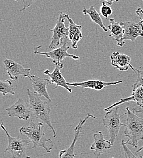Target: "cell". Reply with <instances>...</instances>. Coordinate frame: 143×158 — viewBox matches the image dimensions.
<instances>
[{
  "instance_id": "5",
  "label": "cell",
  "mask_w": 143,
  "mask_h": 158,
  "mask_svg": "<svg viewBox=\"0 0 143 158\" xmlns=\"http://www.w3.org/2000/svg\"><path fill=\"white\" fill-rule=\"evenodd\" d=\"M1 127L6 133L8 140V145L4 153H8L12 158H31L26 153V148L31 141L29 139H23L19 137L14 138L11 136L7 131L2 121H1Z\"/></svg>"
},
{
  "instance_id": "21",
  "label": "cell",
  "mask_w": 143,
  "mask_h": 158,
  "mask_svg": "<svg viewBox=\"0 0 143 158\" xmlns=\"http://www.w3.org/2000/svg\"><path fill=\"white\" fill-rule=\"evenodd\" d=\"M0 91L3 96H6L8 94L11 95L15 94L12 86V83L9 80L0 81Z\"/></svg>"
},
{
  "instance_id": "26",
  "label": "cell",
  "mask_w": 143,
  "mask_h": 158,
  "mask_svg": "<svg viewBox=\"0 0 143 158\" xmlns=\"http://www.w3.org/2000/svg\"><path fill=\"white\" fill-rule=\"evenodd\" d=\"M136 14L138 15V17L140 18V19L141 20L140 22L141 23H143V10L141 8H138L137 11H136Z\"/></svg>"
},
{
  "instance_id": "6",
  "label": "cell",
  "mask_w": 143,
  "mask_h": 158,
  "mask_svg": "<svg viewBox=\"0 0 143 158\" xmlns=\"http://www.w3.org/2000/svg\"><path fill=\"white\" fill-rule=\"evenodd\" d=\"M63 40L61 41L59 47L48 52H39L38 51V49L40 48L41 46L36 47L34 48V54L43 55L46 57L53 60L54 64L62 63V61L66 58H71L74 60L79 59V57L69 54L68 52V50L69 49V46H68L67 41L64 42Z\"/></svg>"
},
{
  "instance_id": "7",
  "label": "cell",
  "mask_w": 143,
  "mask_h": 158,
  "mask_svg": "<svg viewBox=\"0 0 143 158\" xmlns=\"http://www.w3.org/2000/svg\"><path fill=\"white\" fill-rule=\"evenodd\" d=\"M65 17L64 14L61 13L57 19V22L53 29H49L53 32V37L49 48L50 49H56L61 45V41L67 39L69 37V28L65 25Z\"/></svg>"
},
{
  "instance_id": "32",
  "label": "cell",
  "mask_w": 143,
  "mask_h": 158,
  "mask_svg": "<svg viewBox=\"0 0 143 158\" xmlns=\"http://www.w3.org/2000/svg\"></svg>"
},
{
  "instance_id": "2",
  "label": "cell",
  "mask_w": 143,
  "mask_h": 158,
  "mask_svg": "<svg viewBox=\"0 0 143 158\" xmlns=\"http://www.w3.org/2000/svg\"><path fill=\"white\" fill-rule=\"evenodd\" d=\"M126 111L127 116L124 134L128 140L125 143L138 148L139 142L143 140V118L138 117L128 107L126 108Z\"/></svg>"
},
{
  "instance_id": "14",
  "label": "cell",
  "mask_w": 143,
  "mask_h": 158,
  "mask_svg": "<svg viewBox=\"0 0 143 158\" xmlns=\"http://www.w3.org/2000/svg\"><path fill=\"white\" fill-rule=\"evenodd\" d=\"M123 80L116 81L113 82H107L99 80H89L82 82H75V83H68L69 86L74 87H81L83 88H90L96 91H101L107 86L115 85L117 84L122 83Z\"/></svg>"
},
{
  "instance_id": "16",
  "label": "cell",
  "mask_w": 143,
  "mask_h": 158,
  "mask_svg": "<svg viewBox=\"0 0 143 158\" xmlns=\"http://www.w3.org/2000/svg\"><path fill=\"white\" fill-rule=\"evenodd\" d=\"M110 59L111 65L118 69L120 71H127L130 67L135 73L136 69L130 64L131 59L129 56L118 52H115L111 55Z\"/></svg>"
},
{
  "instance_id": "30",
  "label": "cell",
  "mask_w": 143,
  "mask_h": 158,
  "mask_svg": "<svg viewBox=\"0 0 143 158\" xmlns=\"http://www.w3.org/2000/svg\"><path fill=\"white\" fill-rule=\"evenodd\" d=\"M15 1H19V0H15Z\"/></svg>"
},
{
  "instance_id": "12",
  "label": "cell",
  "mask_w": 143,
  "mask_h": 158,
  "mask_svg": "<svg viewBox=\"0 0 143 158\" xmlns=\"http://www.w3.org/2000/svg\"><path fill=\"white\" fill-rule=\"evenodd\" d=\"M104 137L105 135L101 131H99L93 135L94 142L91 146L90 150L93 151L95 155L97 158L106 153L113 146L111 142L105 140Z\"/></svg>"
},
{
  "instance_id": "19",
  "label": "cell",
  "mask_w": 143,
  "mask_h": 158,
  "mask_svg": "<svg viewBox=\"0 0 143 158\" xmlns=\"http://www.w3.org/2000/svg\"><path fill=\"white\" fill-rule=\"evenodd\" d=\"M110 24L108 26V29L110 31V37L117 41V44H119L123 39L124 29L121 22H116L114 19H110Z\"/></svg>"
},
{
  "instance_id": "3",
  "label": "cell",
  "mask_w": 143,
  "mask_h": 158,
  "mask_svg": "<svg viewBox=\"0 0 143 158\" xmlns=\"http://www.w3.org/2000/svg\"><path fill=\"white\" fill-rule=\"evenodd\" d=\"M27 93L29 98V105L32 115L36 118L41 120L45 123L52 130L54 137H56V133L50 118L51 108L49 103L41 100V96L36 92H32L29 89H27Z\"/></svg>"
},
{
  "instance_id": "27",
  "label": "cell",
  "mask_w": 143,
  "mask_h": 158,
  "mask_svg": "<svg viewBox=\"0 0 143 158\" xmlns=\"http://www.w3.org/2000/svg\"><path fill=\"white\" fill-rule=\"evenodd\" d=\"M133 111L136 114H138V113H142V114H143V108H141V109H139V110H137L136 108H133Z\"/></svg>"
},
{
  "instance_id": "24",
  "label": "cell",
  "mask_w": 143,
  "mask_h": 158,
  "mask_svg": "<svg viewBox=\"0 0 143 158\" xmlns=\"http://www.w3.org/2000/svg\"><path fill=\"white\" fill-rule=\"evenodd\" d=\"M100 12L102 16H103L106 19H107L108 17L112 14L113 10L110 6L106 5L105 2H103L100 8Z\"/></svg>"
},
{
  "instance_id": "15",
  "label": "cell",
  "mask_w": 143,
  "mask_h": 158,
  "mask_svg": "<svg viewBox=\"0 0 143 158\" xmlns=\"http://www.w3.org/2000/svg\"><path fill=\"white\" fill-rule=\"evenodd\" d=\"M28 77L32 83L34 91L40 96L45 98L49 102H51V99L47 91V86L51 83V80L48 79H42L34 75L29 76Z\"/></svg>"
},
{
  "instance_id": "9",
  "label": "cell",
  "mask_w": 143,
  "mask_h": 158,
  "mask_svg": "<svg viewBox=\"0 0 143 158\" xmlns=\"http://www.w3.org/2000/svg\"><path fill=\"white\" fill-rule=\"evenodd\" d=\"M11 118H18L21 120H27L31 117V109L29 103L22 98L19 99L13 105L6 109Z\"/></svg>"
},
{
  "instance_id": "4",
  "label": "cell",
  "mask_w": 143,
  "mask_h": 158,
  "mask_svg": "<svg viewBox=\"0 0 143 158\" xmlns=\"http://www.w3.org/2000/svg\"><path fill=\"white\" fill-rule=\"evenodd\" d=\"M120 106H116L107 111H106L104 118H102L103 125L108 130L110 141L113 145L116 139L117 138L120 128L122 126H124L121 120V118L126 113L123 115L119 114Z\"/></svg>"
},
{
  "instance_id": "25",
  "label": "cell",
  "mask_w": 143,
  "mask_h": 158,
  "mask_svg": "<svg viewBox=\"0 0 143 158\" xmlns=\"http://www.w3.org/2000/svg\"><path fill=\"white\" fill-rule=\"evenodd\" d=\"M36 1L37 0H22L23 4V8H22V9L20 10V12H22L26 10L27 8L31 6V4Z\"/></svg>"
},
{
  "instance_id": "28",
  "label": "cell",
  "mask_w": 143,
  "mask_h": 158,
  "mask_svg": "<svg viewBox=\"0 0 143 158\" xmlns=\"http://www.w3.org/2000/svg\"><path fill=\"white\" fill-rule=\"evenodd\" d=\"M99 1H101V0H98ZM105 1L107 2V3L109 4V5H111L113 4V2H118L120 1V0H104Z\"/></svg>"
},
{
  "instance_id": "23",
  "label": "cell",
  "mask_w": 143,
  "mask_h": 158,
  "mask_svg": "<svg viewBox=\"0 0 143 158\" xmlns=\"http://www.w3.org/2000/svg\"><path fill=\"white\" fill-rule=\"evenodd\" d=\"M135 73L137 74V79L135 83L132 86L133 91L135 90L138 87L143 85V71L136 69Z\"/></svg>"
},
{
  "instance_id": "1",
  "label": "cell",
  "mask_w": 143,
  "mask_h": 158,
  "mask_svg": "<svg viewBox=\"0 0 143 158\" xmlns=\"http://www.w3.org/2000/svg\"><path fill=\"white\" fill-rule=\"evenodd\" d=\"M21 135L26 136L32 143V148L41 147L47 153H50L54 146V142L51 139L48 138L45 135L43 123L39 122L36 124L32 120L29 127H22L20 129Z\"/></svg>"
},
{
  "instance_id": "10",
  "label": "cell",
  "mask_w": 143,
  "mask_h": 158,
  "mask_svg": "<svg viewBox=\"0 0 143 158\" xmlns=\"http://www.w3.org/2000/svg\"><path fill=\"white\" fill-rule=\"evenodd\" d=\"M4 64L7 74L11 79L14 81H18L20 76L26 77L30 76V68H24L20 64L12 60L5 59L4 60Z\"/></svg>"
},
{
  "instance_id": "29",
  "label": "cell",
  "mask_w": 143,
  "mask_h": 158,
  "mask_svg": "<svg viewBox=\"0 0 143 158\" xmlns=\"http://www.w3.org/2000/svg\"><path fill=\"white\" fill-rule=\"evenodd\" d=\"M143 150V146H142V147H141V148H139V149H138V150H137V151H136V152H135V153H136V154H138V153H140V152H141V151H142V150Z\"/></svg>"
},
{
  "instance_id": "18",
  "label": "cell",
  "mask_w": 143,
  "mask_h": 158,
  "mask_svg": "<svg viewBox=\"0 0 143 158\" xmlns=\"http://www.w3.org/2000/svg\"><path fill=\"white\" fill-rule=\"evenodd\" d=\"M130 101L136 102L138 106H140V107L143 108V85L138 87L135 90L133 91V93H132V94L131 96L121 99L119 102H116V103H113V105H110L109 107L105 108L104 110V111L106 112L108 110H109L116 106H119L120 105H121L124 103L128 102Z\"/></svg>"
},
{
  "instance_id": "11",
  "label": "cell",
  "mask_w": 143,
  "mask_h": 158,
  "mask_svg": "<svg viewBox=\"0 0 143 158\" xmlns=\"http://www.w3.org/2000/svg\"><path fill=\"white\" fill-rule=\"evenodd\" d=\"M90 118L97 119L96 117H95L91 114H88L86 117L84 118L83 120H80L79 123L78 125L74 128V138L73 139L71 145L66 150H61L59 152V158H74L75 157V154H74V151H75V147H76V143L77 140L79 138L81 135V133L82 131V128L83 125L85 123L86 120Z\"/></svg>"
},
{
  "instance_id": "13",
  "label": "cell",
  "mask_w": 143,
  "mask_h": 158,
  "mask_svg": "<svg viewBox=\"0 0 143 158\" xmlns=\"http://www.w3.org/2000/svg\"><path fill=\"white\" fill-rule=\"evenodd\" d=\"M56 68L54 71L51 73L50 71L47 69L44 72V74L47 75L51 77V84H55V88H57L59 86L66 89L69 93H72V89L69 88V85H68V82L63 77L61 74V69L63 68V64L62 63H56Z\"/></svg>"
},
{
  "instance_id": "20",
  "label": "cell",
  "mask_w": 143,
  "mask_h": 158,
  "mask_svg": "<svg viewBox=\"0 0 143 158\" xmlns=\"http://www.w3.org/2000/svg\"><path fill=\"white\" fill-rule=\"evenodd\" d=\"M83 13L85 15H90L91 21L95 23L96 24H98L105 32L108 31V29H107V27L105 26V25L103 23L101 15L96 11V10L95 9L93 6H91L88 9H86L85 8H84L83 10Z\"/></svg>"
},
{
  "instance_id": "22",
  "label": "cell",
  "mask_w": 143,
  "mask_h": 158,
  "mask_svg": "<svg viewBox=\"0 0 143 158\" xmlns=\"http://www.w3.org/2000/svg\"><path fill=\"white\" fill-rule=\"evenodd\" d=\"M121 145L123 146V150L125 155V158H143V156L140 155L137 156L136 155V153L134 154L133 152H132V151L127 147V145L125 143L124 140H122Z\"/></svg>"
},
{
  "instance_id": "31",
  "label": "cell",
  "mask_w": 143,
  "mask_h": 158,
  "mask_svg": "<svg viewBox=\"0 0 143 158\" xmlns=\"http://www.w3.org/2000/svg\"></svg>"
},
{
  "instance_id": "17",
  "label": "cell",
  "mask_w": 143,
  "mask_h": 158,
  "mask_svg": "<svg viewBox=\"0 0 143 158\" xmlns=\"http://www.w3.org/2000/svg\"><path fill=\"white\" fill-rule=\"evenodd\" d=\"M65 18L68 20L69 26V40L71 41V48L74 49L78 48V43L83 37L82 34V26L74 23L69 15L64 14Z\"/></svg>"
},
{
  "instance_id": "8",
  "label": "cell",
  "mask_w": 143,
  "mask_h": 158,
  "mask_svg": "<svg viewBox=\"0 0 143 158\" xmlns=\"http://www.w3.org/2000/svg\"><path fill=\"white\" fill-rule=\"evenodd\" d=\"M121 24L124 29V33L121 42L117 44L118 46H124L127 40L134 41L137 37H143V23L125 21L121 22Z\"/></svg>"
}]
</instances>
